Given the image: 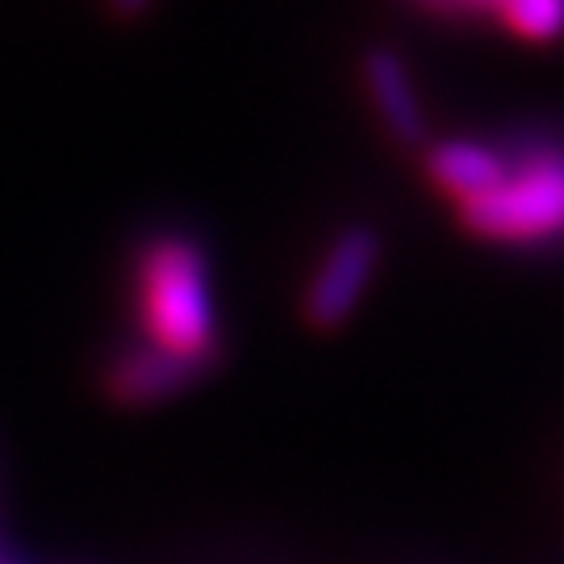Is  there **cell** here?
Returning a JSON list of instances; mask_svg holds the SVG:
<instances>
[{
    "instance_id": "obj_1",
    "label": "cell",
    "mask_w": 564,
    "mask_h": 564,
    "mask_svg": "<svg viewBox=\"0 0 564 564\" xmlns=\"http://www.w3.org/2000/svg\"><path fill=\"white\" fill-rule=\"evenodd\" d=\"M134 305L147 347L184 360H214L218 314L205 251L184 235H160L134 260Z\"/></svg>"
},
{
    "instance_id": "obj_2",
    "label": "cell",
    "mask_w": 564,
    "mask_h": 564,
    "mask_svg": "<svg viewBox=\"0 0 564 564\" xmlns=\"http://www.w3.org/2000/svg\"><path fill=\"white\" fill-rule=\"evenodd\" d=\"M468 235L510 247L564 239V139H527L502 151V181L456 205Z\"/></svg>"
},
{
    "instance_id": "obj_3",
    "label": "cell",
    "mask_w": 564,
    "mask_h": 564,
    "mask_svg": "<svg viewBox=\"0 0 564 564\" xmlns=\"http://www.w3.org/2000/svg\"><path fill=\"white\" fill-rule=\"evenodd\" d=\"M377 263H381V235L372 226H347L343 235H335L305 284V318L318 330H335L347 323L377 276Z\"/></svg>"
},
{
    "instance_id": "obj_4",
    "label": "cell",
    "mask_w": 564,
    "mask_h": 564,
    "mask_svg": "<svg viewBox=\"0 0 564 564\" xmlns=\"http://www.w3.org/2000/svg\"><path fill=\"white\" fill-rule=\"evenodd\" d=\"M209 368H214V360H184V356H172V351L139 343V347L121 351L118 360H113V368H109V393L126 405H151L188 389L193 381H202Z\"/></svg>"
},
{
    "instance_id": "obj_5",
    "label": "cell",
    "mask_w": 564,
    "mask_h": 564,
    "mask_svg": "<svg viewBox=\"0 0 564 564\" xmlns=\"http://www.w3.org/2000/svg\"><path fill=\"white\" fill-rule=\"evenodd\" d=\"M364 84H368V97L377 105L384 130L402 147H419L426 139V109L402 55L389 46H372L364 55Z\"/></svg>"
},
{
    "instance_id": "obj_6",
    "label": "cell",
    "mask_w": 564,
    "mask_h": 564,
    "mask_svg": "<svg viewBox=\"0 0 564 564\" xmlns=\"http://www.w3.org/2000/svg\"><path fill=\"white\" fill-rule=\"evenodd\" d=\"M426 176L431 184L460 202H473L502 181V151L481 142H435L426 151Z\"/></svg>"
},
{
    "instance_id": "obj_7",
    "label": "cell",
    "mask_w": 564,
    "mask_h": 564,
    "mask_svg": "<svg viewBox=\"0 0 564 564\" xmlns=\"http://www.w3.org/2000/svg\"><path fill=\"white\" fill-rule=\"evenodd\" d=\"M414 9H423V13H435V18H447V21H464V18H494L506 9V0H410Z\"/></svg>"
},
{
    "instance_id": "obj_8",
    "label": "cell",
    "mask_w": 564,
    "mask_h": 564,
    "mask_svg": "<svg viewBox=\"0 0 564 564\" xmlns=\"http://www.w3.org/2000/svg\"><path fill=\"white\" fill-rule=\"evenodd\" d=\"M109 4H113L118 13H126V18H134V13H142L151 0H109Z\"/></svg>"
},
{
    "instance_id": "obj_9",
    "label": "cell",
    "mask_w": 564,
    "mask_h": 564,
    "mask_svg": "<svg viewBox=\"0 0 564 564\" xmlns=\"http://www.w3.org/2000/svg\"><path fill=\"white\" fill-rule=\"evenodd\" d=\"M0 564H18V561H13V556H4V552H0Z\"/></svg>"
}]
</instances>
